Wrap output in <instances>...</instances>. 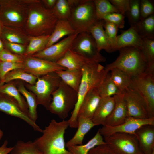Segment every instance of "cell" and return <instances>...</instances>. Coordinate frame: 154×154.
Masks as SVG:
<instances>
[{"instance_id":"1","label":"cell","mask_w":154,"mask_h":154,"mask_svg":"<svg viewBox=\"0 0 154 154\" xmlns=\"http://www.w3.org/2000/svg\"><path fill=\"white\" fill-rule=\"evenodd\" d=\"M28 12L24 28L30 36L50 35L58 19L52 10L46 8L41 0H28Z\"/></svg>"},{"instance_id":"2","label":"cell","mask_w":154,"mask_h":154,"mask_svg":"<svg viewBox=\"0 0 154 154\" xmlns=\"http://www.w3.org/2000/svg\"><path fill=\"white\" fill-rule=\"evenodd\" d=\"M69 126L68 120H52L40 137L33 142L42 154H72L66 149L64 136Z\"/></svg>"},{"instance_id":"3","label":"cell","mask_w":154,"mask_h":154,"mask_svg":"<svg viewBox=\"0 0 154 154\" xmlns=\"http://www.w3.org/2000/svg\"><path fill=\"white\" fill-rule=\"evenodd\" d=\"M81 69L82 75L77 92V101L71 116L68 120L69 127L72 128L78 127V112L84 97L90 90L99 87L108 72L106 71L104 67L97 63H87Z\"/></svg>"},{"instance_id":"4","label":"cell","mask_w":154,"mask_h":154,"mask_svg":"<svg viewBox=\"0 0 154 154\" xmlns=\"http://www.w3.org/2000/svg\"><path fill=\"white\" fill-rule=\"evenodd\" d=\"M118 50L119 54L117 59L104 67L107 72L117 68L132 77L146 72L147 64L140 49L128 47Z\"/></svg>"},{"instance_id":"5","label":"cell","mask_w":154,"mask_h":154,"mask_svg":"<svg viewBox=\"0 0 154 154\" xmlns=\"http://www.w3.org/2000/svg\"><path fill=\"white\" fill-rule=\"evenodd\" d=\"M71 7L68 20L76 33L89 32L99 20L93 0H68Z\"/></svg>"},{"instance_id":"6","label":"cell","mask_w":154,"mask_h":154,"mask_svg":"<svg viewBox=\"0 0 154 154\" xmlns=\"http://www.w3.org/2000/svg\"><path fill=\"white\" fill-rule=\"evenodd\" d=\"M0 20L4 26L24 29L28 17V0H0Z\"/></svg>"},{"instance_id":"7","label":"cell","mask_w":154,"mask_h":154,"mask_svg":"<svg viewBox=\"0 0 154 154\" xmlns=\"http://www.w3.org/2000/svg\"><path fill=\"white\" fill-rule=\"evenodd\" d=\"M48 110L52 114L64 120L73 110L78 100L77 92L61 81L59 87L52 94Z\"/></svg>"},{"instance_id":"8","label":"cell","mask_w":154,"mask_h":154,"mask_svg":"<svg viewBox=\"0 0 154 154\" xmlns=\"http://www.w3.org/2000/svg\"><path fill=\"white\" fill-rule=\"evenodd\" d=\"M62 80L55 72L37 78L35 84H26V87L35 96L38 105L43 106L47 110L52 99V94L59 87Z\"/></svg>"},{"instance_id":"9","label":"cell","mask_w":154,"mask_h":154,"mask_svg":"<svg viewBox=\"0 0 154 154\" xmlns=\"http://www.w3.org/2000/svg\"><path fill=\"white\" fill-rule=\"evenodd\" d=\"M71 49L91 62L100 63L106 61L105 58L98 51L94 40L89 32L78 33Z\"/></svg>"},{"instance_id":"10","label":"cell","mask_w":154,"mask_h":154,"mask_svg":"<svg viewBox=\"0 0 154 154\" xmlns=\"http://www.w3.org/2000/svg\"><path fill=\"white\" fill-rule=\"evenodd\" d=\"M130 86L145 100L149 118L154 117V74L145 72L132 77Z\"/></svg>"},{"instance_id":"11","label":"cell","mask_w":154,"mask_h":154,"mask_svg":"<svg viewBox=\"0 0 154 154\" xmlns=\"http://www.w3.org/2000/svg\"><path fill=\"white\" fill-rule=\"evenodd\" d=\"M104 138L106 144L116 154H143L135 135L117 133Z\"/></svg>"},{"instance_id":"12","label":"cell","mask_w":154,"mask_h":154,"mask_svg":"<svg viewBox=\"0 0 154 154\" xmlns=\"http://www.w3.org/2000/svg\"><path fill=\"white\" fill-rule=\"evenodd\" d=\"M129 117L139 119L149 118L146 103L141 96L130 86L123 92Z\"/></svg>"},{"instance_id":"13","label":"cell","mask_w":154,"mask_h":154,"mask_svg":"<svg viewBox=\"0 0 154 154\" xmlns=\"http://www.w3.org/2000/svg\"><path fill=\"white\" fill-rule=\"evenodd\" d=\"M23 56V67L22 69L37 78L58 70L66 69L56 62L32 56Z\"/></svg>"},{"instance_id":"14","label":"cell","mask_w":154,"mask_h":154,"mask_svg":"<svg viewBox=\"0 0 154 154\" xmlns=\"http://www.w3.org/2000/svg\"><path fill=\"white\" fill-rule=\"evenodd\" d=\"M146 125H154V117L141 119L129 117L124 122L118 125L112 127L103 126L98 131L104 138L117 133L135 135L137 130Z\"/></svg>"},{"instance_id":"15","label":"cell","mask_w":154,"mask_h":154,"mask_svg":"<svg viewBox=\"0 0 154 154\" xmlns=\"http://www.w3.org/2000/svg\"><path fill=\"white\" fill-rule=\"evenodd\" d=\"M78 33L69 35L59 42L43 50L35 53L32 56L56 62L69 50Z\"/></svg>"},{"instance_id":"16","label":"cell","mask_w":154,"mask_h":154,"mask_svg":"<svg viewBox=\"0 0 154 154\" xmlns=\"http://www.w3.org/2000/svg\"><path fill=\"white\" fill-rule=\"evenodd\" d=\"M0 111L21 119L31 126L35 131L42 133V129L36 122L21 109L17 101L12 97L0 93Z\"/></svg>"},{"instance_id":"17","label":"cell","mask_w":154,"mask_h":154,"mask_svg":"<svg viewBox=\"0 0 154 154\" xmlns=\"http://www.w3.org/2000/svg\"><path fill=\"white\" fill-rule=\"evenodd\" d=\"M113 96L115 101L114 106L104 125L112 127L122 123L129 117L127 106L123 98V93L115 95Z\"/></svg>"},{"instance_id":"18","label":"cell","mask_w":154,"mask_h":154,"mask_svg":"<svg viewBox=\"0 0 154 154\" xmlns=\"http://www.w3.org/2000/svg\"><path fill=\"white\" fill-rule=\"evenodd\" d=\"M101 98L97 88L90 90L83 99L78 117L80 116L92 120Z\"/></svg>"},{"instance_id":"19","label":"cell","mask_w":154,"mask_h":154,"mask_svg":"<svg viewBox=\"0 0 154 154\" xmlns=\"http://www.w3.org/2000/svg\"><path fill=\"white\" fill-rule=\"evenodd\" d=\"M135 134L143 153L151 154L154 151V125H143L137 130Z\"/></svg>"},{"instance_id":"20","label":"cell","mask_w":154,"mask_h":154,"mask_svg":"<svg viewBox=\"0 0 154 154\" xmlns=\"http://www.w3.org/2000/svg\"><path fill=\"white\" fill-rule=\"evenodd\" d=\"M120 31L121 33L117 36L115 51L128 47L141 49L143 38L138 34L134 26H130L127 30Z\"/></svg>"},{"instance_id":"21","label":"cell","mask_w":154,"mask_h":154,"mask_svg":"<svg viewBox=\"0 0 154 154\" xmlns=\"http://www.w3.org/2000/svg\"><path fill=\"white\" fill-rule=\"evenodd\" d=\"M115 101L112 97L101 98L92 120L95 126L105 125L106 120L112 111Z\"/></svg>"},{"instance_id":"22","label":"cell","mask_w":154,"mask_h":154,"mask_svg":"<svg viewBox=\"0 0 154 154\" xmlns=\"http://www.w3.org/2000/svg\"><path fill=\"white\" fill-rule=\"evenodd\" d=\"M89 32L93 37L99 52L104 50L112 52L111 47L101 20L97 21L90 28Z\"/></svg>"},{"instance_id":"23","label":"cell","mask_w":154,"mask_h":154,"mask_svg":"<svg viewBox=\"0 0 154 154\" xmlns=\"http://www.w3.org/2000/svg\"><path fill=\"white\" fill-rule=\"evenodd\" d=\"M30 37L24 29L4 26L0 39L11 42L27 46L29 43Z\"/></svg>"},{"instance_id":"24","label":"cell","mask_w":154,"mask_h":154,"mask_svg":"<svg viewBox=\"0 0 154 154\" xmlns=\"http://www.w3.org/2000/svg\"><path fill=\"white\" fill-rule=\"evenodd\" d=\"M78 129L73 137L66 143V147L82 144L86 135L95 125L91 119L78 116Z\"/></svg>"},{"instance_id":"25","label":"cell","mask_w":154,"mask_h":154,"mask_svg":"<svg viewBox=\"0 0 154 154\" xmlns=\"http://www.w3.org/2000/svg\"><path fill=\"white\" fill-rule=\"evenodd\" d=\"M56 62L67 69L78 70L81 69L86 64L92 62L88 61L81 55L70 49Z\"/></svg>"},{"instance_id":"26","label":"cell","mask_w":154,"mask_h":154,"mask_svg":"<svg viewBox=\"0 0 154 154\" xmlns=\"http://www.w3.org/2000/svg\"><path fill=\"white\" fill-rule=\"evenodd\" d=\"M76 33L68 20L58 19L46 48L58 42L65 36Z\"/></svg>"},{"instance_id":"27","label":"cell","mask_w":154,"mask_h":154,"mask_svg":"<svg viewBox=\"0 0 154 154\" xmlns=\"http://www.w3.org/2000/svg\"><path fill=\"white\" fill-rule=\"evenodd\" d=\"M55 72L62 81L77 92L82 77L81 69H66Z\"/></svg>"},{"instance_id":"28","label":"cell","mask_w":154,"mask_h":154,"mask_svg":"<svg viewBox=\"0 0 154 154\" xmlns=\"http://www.w3.org/2000/svg\"><path fill=\"white\" fill-rule=\"evenodd\" d=\"M0 93L7 94L14 99L17 102L21 110L29 116L27 103L21 94L14 83L11 81L0 85Z\"/></svg>"},{"instance_id":"29","label":"cell","mask_w":154,"mask_h":154,"mask_svg":"<svg viewBox=\"0 0 154 154\" xmlns=\"http://www.w3.org/2000/svg\"><path fill=\"white\" fill-rule=\"evenodd\" d=\"M50 37V35L30 36L29 43L23 56H32L46 48Z\"/></svg>"},{"instance_id":"30","label":"cell","mask_w":154,"mask_h":154,"mask_svg":"<svg viewBox=\"0 0 154 154\" xmlns=\"http://www.w3.org/2000/svg\"><path fill=\"white\" fill-rule=\"evenodd\" d=\"M17 86V88L18 90L26 100L29 116L33 121L35 122L38 118L37 108L38 105L36 97L33 93L26 89L22 83H18Z\"/></svg>"},{"instance_id":"31","label":"cell","mask_w":154,"mask_h":154,"mask_svg":"<svg viewBox=\"0 0 154 154\" xmlns=\"http://www.w3.org/2000/svg\"><path fill=\"white\" fill-rule=\"evenodd\" d=\"M106 144L103 136L98 131L94 136L86 144L72 146L67 148L72 154H88L94 147Z\"/></svg>"},{"instance_id":"32","label":"cell","mask_w":154,"mask_h":154,"mask_svg":"<svg viewBox=\"0 0 154 154\" xmlns=\"http://www.w3.org/2000/svg\"><path fill=\"white\" fill-rule=\"evenodd\" d=\"M134 27L142 38L154 40V14L141 19Z\"/></svg>"},{"instance_id":"33","label":"cell","mask_w":154,"mask_h":154,"mask_svg":"<svg viewBox=\"0 0 154 154\" xmlns=\"http://www.w3.org/2000/svg\"><path fill=\"white\" fill-rule=\"evenodd\" d=\"M110 78L119 90L122 93L131 85L132 77L117 68L110 70Z\"/></svg>"},{"instance_id":"34","label":"cell","mask_w":154,"mask_h":154,"mask_svg":"<svg viewBox=\"0 0 154 154\" xmlns=\"http://www.w3.org/2000/svg\"><path fill=\"white\" fill-rule=\"evenodd\" d=\"M141 50L147 64L146 72L154 74V40L143 38Z\"/></svg>"},{"instance_id":"35","label":"cell","mask_w":154,"mask_h":154,"mask_svg":"<svg viewBox=\"0 0 154 154\" xmlns=\"http://www.w3.org/2000/svg\"><path fill=\"white\" fill-rule=\"evenodd\" d=\"M37 78V77L24 71L22 69H17L7 73L1 85L15 80H22L28 84L33 85L36 82Z\"/></svg>"},{"instance_id":"36","label":"cell","mask_w":154,"mask_h":154,"mask_svg":"<svg viewBox=\"0 0 154 154\" xmlns=\"http://www.w3.org/2000/svg\"><path fill=\"white\" fill-rule=\"evenodd\" d=\"M101 98L111 97L112 96L123 94L111 79L109 72L97 88Z\"/></svg>"},{"instance_id":"37","label":"cell","mask_w":154,"mask_h":154,"mask_svg":"<svg viewBox=\"0 0 154 154\" xmlns=\"http://www.w3.org/2000/svg\"><path fill=\"white\" fill-rule=\"evenodd\" d=\"M11 154H42L34 142L31 141H17L13 147Z\"/></svg>"},{"instance_id":"38","label":"cell","mask_w":154,"mask_h":154,"mask_svg":"<svg viewBox=\"0 0 154 154\" xmlns=\"http://www.w3.org/2000/svg\"><path fill=\"white\" fill-rule=\"evenodd\" d=\"M98 19L101 20L105 15L113 13H120L108 0H93Z\"/></svg>"},{"instance_id":"39","label":"cell","mask_w":154,"mask_h":154,"mask_svg":"<svg viewBox=\"0 0 154 154\" xmlns=\"http://www.w3.org/2000/svg\"><path fill=\"white\" fill-rule=\"evenodd\" d=\"M52 10L58 19L68 20L71 7L68 0H57Z\"/></svg>"},{"instance_id":"40","label":"cell","mask_w":154,"mask_h":154,"mask_svg":"<svg viewBox=\"0 0 154 154\" xmlns=\"http://www.w3.org/2000/svg\"><path fill=\"white\" fill-rule=\"evenodd\" d=\"M140 0H130V9L125 14L130 26H134L141 19Z\"/></svg>"},{"instance_id":"41","label":"cell","mask_w":154,"mask_h":154,"mask_svg":"<svg viewBox=\"0 0 154 154\" xmlns=\"http://www.w3.org/2000/svg\"><path fill=\"white\" fill-rule=\"evenodd\" d=\"M103 26L110 43L112 52L115 51L117 33L118 28L115 25L103 20H101Z\"/></svg>"},{"instance_id":"42","label":"cell","mask_w":154,"mask_h":154,"mask_svg":"<svg viewBox=\"0 0 154 154\" xmlns=\"http://www.w3.org/2000/svg\"><path fill=\"white\" fill-rule=\"evenodd\" d=\"M23 63L0 61V85L7 73L14 69H23Z\"/></svg>"},{"instance_id":"43","label":"cell","mask_w":154,"mask_h":154,"mask_svg":"<svg viewBox=\"0 0 154 154\" xmlns=\"http://www.w3.org/2000/svg\"><path fill=\"white\" fill-rule=\"evenodd\" d=\"M125 16L120 13H113L104 16L101 20L113 24L118 28H124L125 24Z\"/></svg>"},{"instance_id":"44","label":"cell","mask_w":154,"mask_h":154,"mask_svg":"<svg viewBox=\"0 0 154 154\" xmlns=\"http://www.w3.org/2000/svg\"><path fill=\"white\" fill-rule=\"evenodd\" d=\"M24 56L14 54L4 48L0 53V61L23 64Z\"/></svg>"},{"instance_id":"45","label":"cell","mask_w":154,"mask_h":154,"mask_svg":"<svg viewBox=\"0 0 154 154\" xmlns=\"http://www.w3.org/2000/svg\"><path fill=\"white\" fill-rule=\"evenodd\" d=\"M140 11L141 19L154 15V1L151 0H140Z\"/></svg>"},{"instance_id":"46","label":"cell","mask_w":154,"mask_h":154,"mask_svg":"<svg viewBox=\"0 0 154 154\" xmlns=\"http://www.w3.org/2000/svg\"><path fill=\"white\" fill-rule=\"evenodd\" d=\"M5 48L11 52L23 56L26 51L27 46L9 42L4 39H1Z\"/></svg>"},{"instance_id":"47","label":"cell","mask_w":154,"mask_h":154,"mask_svg":"<svg viewBox=\"0 0 154 154\" xmlns=\"http://www.w3.org/2000/svg\"><path fill=\"white\" fill-rule=\"evenodd\" d=\"M111 3L124 15L129 10L130 0H109Z\"/></svg>"},{"instance_id":"48","label":"cell","mask_w":154,"mask_h":154,"mask_svg":"<svg viewBox=\"0 0 154 154\" xmlns=\"http://www.w3.org/2000/svg\"><path fill=\"white\" fill-rule=\"evenodd\" d=\"M88 154H116L106 144L97 146L91 149Z\"/></svg>"},{"instance_id":"49","label":"cell","mask_w":154,"mask_h":154,"mask_svg":"<svg viewBox=\"0 0 154 154\" xmlns=\"http://www.w3.org/2000/svg\"><path fill=\"white\" fill-rule=\"evenodd\" d=\"M8 143L7 141L5 140L2 145L0 147V154H8L10 153L13 147H7Z\"/></svg>"},{"instance_id":"50","label":"cell","mask_w":154,"mask_h":154,"mask_svg":"<svg viewBox=\"0 0 154 154\" xmlns=\"http://www.w3.org/2000/svg\"><path fill=\"white\" fill-rule=\"evenodd\" d=\"M41 1L46 8L52 10L55 6L57 0H41Z\"/></svg>"},{"instance_id":"51","label":"cell","mask_w":154,"mask_h":154,"mask_svg":"<svg viewBox=\"0 0 154 154\" xmlns=\"http://www.w3.org/2000/svg\"><path fill=\"white\" fill-rule=\"evenodd\" d=\"M4 48L3 43L1 39H0V53Z\"/></svg>"},{"instance_id":"52","label":"cell","mask_w":154,"mask_h":154,"mask_svg":"<svg viewBox=\"0 0 154 154\" xmlns=\"http://www.w3.org/2000/svg\"><path fill=\"white\" fill-rule=\"evenodd\" d=\"M4 25L0 20V39Z\"/></svg>"},{"instance_id":"53","label":"cell","mask_w":154,"mask_h":154,"mask_svg":"<svg viewBox=\"0 0 154 154\" xmlns=\"http://www.w3.org/2000/svg\"><path fill=\"white\" fill-rule=\"evenodd\" d=\"M3 135V131L0 129V140L2 138Z\"/></svg>"},{"instance_id":"54","label":"cell","mask_w":154,"mask_h":154,"mask_svg":"<svg viewBox=\"0 0 154 154\" xmlns=\"http://www.w3.org/2000/svg\"><path fill=\"white\" fill-rule=\"evenodd\" d=\"M151 154H154V151L152 152Z\"/></svg>"},{"instance_id":"55","label":"cell","mask_w":154,"mask_h":154,"mask_svg":"<svg viewBox=\"0 0 154 154\" xmlns=\"http://www.w3.org/2000/svg\"></svg>"},{"instance_id":"56","label":"cell","mask_w":154,"mask_h":154,"mask_svg":"<svg viewBox=\"0 0 154 154\" xmlns=\"http://www.w3.org/2000/svg\"></svg>"}]
</instances>
